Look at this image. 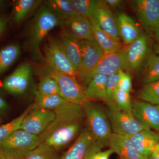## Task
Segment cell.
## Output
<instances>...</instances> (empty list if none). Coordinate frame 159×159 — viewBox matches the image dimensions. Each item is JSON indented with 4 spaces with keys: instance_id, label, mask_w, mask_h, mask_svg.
Masks as SVG:
<instances>
[{
    "instance_id": "2e32d148",
    "label": "cell",
    "mask_w": 159,
    "mask_h": 159,
    "mask_svg": "<svg viewBox=\"0 0 159 159\" xmlns=\"http://www.w3.org/2000/svg\"><path fill=\"white\" fill-rule=\"evenodd\" d=\"M60 27L78 40H95L89 20L79 15L61 21Z\"/></svg>"
},
{
    "instance_id": "c3c4849f",
    "label": "cell",
    "mask_w": 159,
    "mask_h": 159,
    "mask_svg": "<svg viewBox=\"0 0 159 159\" xmlns=\"http://www.w3.org/2000/svg\"></svg>"
},
{
    "instance_id": "6da1fadb",
    "label": "cell",
    "mask_w": 159,
    "mask_h": 159,
    "mask_svg": "<svg viewBox=\"0 0 159 159\" xmlns=\"http://www.w3.org/2000/svg\"><path fill=\"white\" fill-rule=\"evenodd\" d=\"M53 111L55 114L54 120L39 137L40 143L57 151L77 139L82 131L85 116L81 105L70 102Z\"/></svg>"
},
{
    "instance_id": "8992f818",
    "label": "cell",
    "mask_w": 159,
    "mask_h": 159,
    "mask_svg": "<svg viewBox=\"0 0 159 159\" xmlns=\"http://www.w3.org/2000/svg\"><path fill=\"white\" fill-rule=\"evenodd\" d=\"M40 143L39 137L20 129L0 143V152L24 159Z\"/></svg>"
},
{
    "instance_id": "3957f363",
    "label": "cell",
    "mask_w": 159,
    "mask_h": 159,
    "mask_svg": "<svg viewBox=\"0 0 159 159\" xmlns=\"http://www.w3.org/2000/svg\"><path fill=\"white\" fill-rule=\"evenodd\" d=\"M85 116L87 128L102 148L108 146L112 133L105 109L98 102L88 100L82 106Z\"/></svg>"
},
{
    "instance_id": "9c48e42d",
    "label": "cell",
    "mask_w": 159,
    "mask_h": 159,
    "mask_svg": "<svg viewBox=\"0 0 159 159\" xmlns=\"http://www.w3.org/2000/svg\"><path fill=\"white\" fill-rule=\"evenodd\" d=\"M53 111L40 108L32 104V108L23 119L20 129L39 136L54 120Z\"/></svg>"
},
{
    "instance_id": "f546056e",
    "label": "cell",
    "mask_w": 159,
    "mask_h": 159,
    "mask_svg": "<svg viewBox=\"0 0 159 159\" xmlns=\"http://www.w3.org/2000/svg\"><path fill=\"white\" fill-rule=\"evenodd\" d=\"M139 99L152 104H159V80L143 85L137 92Z\"/></svg>"
},
{
    "instance_id": "e575fe53",
    "label": "cell",
    "mask_w": 159,
    "mask_h": 159,
    "mask_svg": "<svg viewBox=\"0 0 159 159\" xmlns=\"http://www.w3.org/2000/svg\"><path fill=\"white\" fill-rule=\"evenodd\" d=\"M120 79V74L119 71L107 76L106 85L107 94L108 99L107 102L114 101V96L117 90L119 89Z\"/></svg>"
},
{
    "instance_id": "f6af8a7d",
    "label": "cell",
    "mask_w": 159,
    "mask_h": 159,
    "mask_svg": "<svg viewBox=\"0 0 159 159\" xmlns=\"http://www.w3.org/2000/svg\"><path fill=\"white\" fill-rule=\"evenodd\" d=\"M153 152H155V153H156L159 156V142L156 145Z\"/></svg>"
},
{
    "instance_id": "7c38bea8",
    "label": "cell",
    "mask_w": 159,
    "mask_h": 159,
    "mask_svg": "<svg viewBox=\"0 0 159 159\" xmlns=\"http://www.w3.org/2000/svg\"><path fill=\"white\" fill-rule=\"evenodd\" d=\"M32 70L33 69L29 63H22L4 80L2 83L3 88L14 95L25 93L30 85Z\"/></svg>"
},
{
    "instance_id": "4fadbf2b",
    "label": "cell",
    "mask_w": 159,
    "mask_h": 159,
    "mask_svg": "<svg viewBox=\"0 0 159 159\" xmlns=\"http://www.w3.org/2000/svg\"><path fill=\"white\" fill-rule=\"evenodd\" d=\"M127 70L137 71L141 69L151 53L148 36L142 34L135 41L123 48Z\"/></svg>"
},
{
    "instance_id": "30bf717a",
    "label": "cell",
    "mask_w": 159,
    "mask_h": 159,
    "mask_svg": "<svg viewBox=\"0 0 159 159\" xmlns=\"http://www.w3.org/2000/svg\"><path fill=\"white\" fill-rule=\"evenodd\" d=\"M102 148L86 127L60 159H89L93 152Z\"/></svg>"
},
{
    "instance_id": "d590c367",
    "label": "cell",
    "mask_w": 159,
    "mask_h": 159,
    "mask_svg": "<svg viewBox=\"0 0 159 159\" xmlns=\"http://www.w3.org/2000/svg\"><path fill=\"white\" fill-rule=\"evenodd\" d=\"M120 79L119 83V89L129 93L132 90V82L131 77L129 73L120 70Z\"/></svg>"
},
{
    "instance_id": "74e56055",
    "label": "cell",
    "mask_w": 159,
    "mask_h": 159,
    "mask_svg": "<svg viewBox=\"0 0 159 159\" xmlns=\"http://www.w3.org/2000/svg\"><path fill=\"white\" fill-rule=\"evenodd\" d=\"M152 34L154 39L155 43L153 48L154 53L159 55V25L157 26L152 30Z\"/></svg>"
},
{
    "instance_id": "5bb4252c",
    "label": "cell",
    "mask_w": 159,
    "mask_h": 159,
    "mask_svg": "<svg viewBox=\"0 0 159 159\" xmlns=\"http://www.w3.org/2000/svg\"><path fill=\"white\" fill-rule=\"evenodd\" d=\"M132 111L147 129L159 131V104H152L140 99L134 100Z\"/></svg>"
},
{
    "instance_id": "277c9868",
    "label": "cell",
    "mask_w": 159,
    "mask_h": 159,
    "mask_svg": "<svg viewBox=\"0 0 159 159\" xmlns=\"http://www.w3.org/2000/svg\"><path fill=\"white\" fill-rule=\"evenodd\" d=\"M43 46L44 62L61 74L76 77L77 72L66 55L58 37L48 35Z\"/></svg>"
},
{
    "instance_id": "7bdbcfd3",
    "label": "cell",
    "mask_w": 159,
    "mask_h": 159,
    "mask_svg": "<svg viewBox=\"0 0 159 159\" xmlns=\"http://www.w3.org/2000/svg\"><path fill=\"white\" fill-rule=\"evenodd\" d=\"M148 159H159V156L155 152H152L150 156L148 158Z\"/></svg>"
},
{
    "instance_id": "ac0fdd59",
    "label": "cell",
    "mask_w": 159,
    "mask_h": 159,
    "mask_svg": "<svg viewBox=\"0 0 159 159\" xmlns=\"http://www.w3.org/2000/svg\"><path fill=\"white\" fill-rule=\"evenodd\" d=\"M94 18L100 29L114 40L120 42L116 18L114 16L110 7L103 1L102 4L95 11Z\"/></svg>"
},
{
    "instance_id": "bcb514c9",
    "label": "cell",
    "mask_w": 159,
    "mask_h": 159,
    "mask_svg": "<svg viewBox=\"0 0 159 159\" xmlns=\"http://www.w3.org/2000/svg\"><path fill=\"white\" fill-rule=\"evenodd\" d=\"M2 118L0 117V125L2 124Z\"/></svg>"
},
{
    "instance_id": "4316f807",
    "label": "cell",
    "mask_w": 159,
    "mask_h": 159,
    "mask_svg": "<svg viewBox=\"0 0 159 159\" xmlns=\"http://www.w3.org/2000/svg\"><path fill=\"white\" fill-rule=\"evenodd\" d=\"M20 53V47L17 43L10 44L0 50V74L14 63Z\"/></svg>"
},
{
    "instance_id": "4dcf8cb0",
    "label": "cell",
    "mask_w": 159,
    "mask_h": 159,
    "mask_svg": "<svg viewBox=\"0 0 159 159\" xmlns=\"http://www.w3.org/2000/svg\"><path fill=\"white\" fill-rule=\"evenodd\" d=\"M32 108V104L29 106L22 114L6 124L0 125V143L5 141L15 131L20 129L23 119Z\"/></svg>"
},
{
    "instance_id": "9a60e30c",
    "label": "cell",
    "mask_w": 159,
    "mask_h": 159,
    "mask_svg": "<svg viewBox=\"0 0 159 159\" xmlns=\"http://www.w3.org/2000/svg\"><path fill=\"white\" fill-rule=\"evenodd\" d=\"M79 47L81 61L77 75L93 70L105 54L96 40L80 41Z\"/></svg>"
},
{
    "instance_id": "484cf974",
    "label": "cell",
    "mask_w": 159,
    "mask_h": 159,
    "mask_svg": "<svg viewBox=\"0 0 159 159\" xmlns=\"http://www.w3.org/2000/svg\"><path fill=\"white\" fill-rule=\"evenodd\" d=\"M43 2L61 21L77 15L71 0H48Z\"/></svg>"
},
{
    "instance_id": "83f0119b",
    "label": "cell",
    "mask_w": 159,
    "mask_h": 159,
    "mask_svg": "<svg viewBox=\"0 0 159 159\" xmlns=\"http://www.w3.org/2000/svg\"><path fill=\"white\" fill-rule=\"evenodd\" d=\"M76 14L89 20L94 17L95 11L103 1L71 0Z\"/></svg>"
},
{
    "instance_id": "8d00e7d4",
    "label": "cell",
    "mask_w": 159,
    "mask_h": 159,
    "mask_svg": "<svg viewBox=\"0 0 159 159\" xmlns=\"http://www.w3.org/2000/svg\"><path fill=\"white\" fill-rule=\"evenodd\" d=\"M113 153L114 151L111 148L104 151H97L91 155L89 159H109L111 155Z\"/></svg>"
},
{
    "instance_id": "cb8c5ba5",
    "label": "cell",
    "mask_w": 159,
    "mask_h": 159,
    "mask_svg": "<svg viewBox=\"0 0 159 159\" xmlns=\"http://www.w3.org/2000/svg\"><path fill=\"white\" fill-rule=\"evenodd\" d=\"M89 20L95 40L102 48L104 54L118 52L124 48L121 43L114 40L100 29L93 17Z\"/></svg>"
},
{
    "instance_id": "ba28073f",
    "label": "cell",
    "mask_w": 159,
    "mask_h": 159,
    "mask_svg": "<svg viewBox=\"0 0 159 159\" xmlns=\"http://www.w3.org/2000/svg\"><path fill=\"white\" fill-rule=\"evenodd\" d=\"M120 70H128L123 49L118 52L104 54L94 68L89 72L77 75L76 77L84 89L96 75L102 74L108 76Z\"/></svg>"
},
{
    "instance_id": "d6a6232c",
    "label": "cell",
    "mask_w": 159,
    "mask_h": 159,
    "mask_svg": "<svg viewBox=\"0 0 159 159\" xmlns=\"http://www.w3.org/2000/svg\"><path fill=\"white\" fill-rule=\"evenodd\" d=\"M56 152L48 145L41 143L30 152L24 159H60Z\"/></svg>"
},
{
    "instance_id": "8fae6325",
    "label": "cell",
    "mask_w": 159,
    "mask_h": 159,
    "mask_svg": "<svg viewBox=\"0 0 159 159\" xmlns=\"http://www.w3.org/2000/svg\"><path fill=\"white\" fill-rule=\"evenodd\" d=\"M131 6L136 17L147 32L159 25V0H134Z\"/></svg>"
},
{
    "instance_id": "7a4b0ae2",
    "label": "cell",
    "mask_w": 159,
    "mask_h": 159,
    "mask_svg": "<svg viewBox=\"0 0 159 159\" xmlns=\"http://www.w3.org/2000/svg\"><path fill=\"white\" fill-rule=\"evenodd\" d=\"M61 20L44 3L36 11L25 32V48L36 61L44 62L41 45L49 32L59 26Z\"/></svg>"
},
{
    "instance_id": "ab89813d",
    "label": "cell",
    "mask_w": 159,
    "mask_h": 159,
    "mask_svg": "<svg viewBox=\"0 0 159 159\" xmlns=\"http://www.w3.org/2000/svg\"><path fill=\"white\" fill-rule=\"evenodd\" d=\"M104 1L109 7L112 8L119 7L123 2V1L121 0H106Z\"/></svg>"
},
{
    "instance_id": "603a6c76",
    "label": "cell",
    "mask_w": 159,
    "mask_h": 159,
    "mask_svg": "<svg viewBox=\"0 0 159 159\" xmlns=\"http://www.w3.org/2000/svg\"><path fill=\"white\" fill-rule=\"evenodd\" d=\"M107 76L98 74L93 77L84 89V93L88 100L108 102L107 94Z\"/></svg>"
},
{
    "instance_id": "f35d334b",
    "label": "cell",
    "mask_w": 159,
    "mask_h": 159,
    "mask_svg": "<svg viewBox=\"0 0 159 159\" xmlns=\"http://www.w3.org/2000/svg\"><path fill=\"white\" fill-rule=\"evenodd\" d=\"M8 22V18L5 17H0V37L6 30Z\"/></svg>"
},
{
    "instance_id": "f1b7e54d",
    "label": "cell",
    "mask_w": 159,
    "mask_h": 159,
    "mask_svg": "<svg viewBox=\"0 0 159 159\" xmlns=\"http://www.w3.org/2000/svg\"><path fill=\"white\" fill-rule=\"evenodd\" d=\"M67 102H69L59 95H45L37 92L33 104L40 108L53 111Z\"/></svg>"
},
{
    "instance_id": "1f68e13d",
    "label": "cell",
    "mask_w": 159,
    "mask_h": 159,
    "mask_svg": "<svg viewBox=\"0 0 159 159\" xmlns=\"http://www.w3.org/2000/svg\"><path fill=\"white\" fill-rule=\"evenodd\" d=\"M38 92L45 95H55L61 96L59 86L56 80L48 74H44L40 79Z\"/></svg>"
},
{
    "instance_id": "d6986e66",
    "label": "cell",
    "mask_w": 159,
    "mask_h": 159,
    "mask_svg": "<svg viewBox=\"0 0 159 159\" xmlns=\"http://www.w3.org/2000/svg\"><path fill=\"white\" fill-rule=\"evenodd\" d=\"M129 137L138 152L147 158L159 142L157 134L151 129H144Z\"/></svg>"
},
{
    "instance_id": "5b68a950",
    "label": "cell",
    "mask_w": 159,
    "mask_h": 159,
    "mask_svg": "<svg viewBox=\"0 0 159 159\" xmlns=\"http://www.w3.org/2000/svg\"><path fill=\"white\" fill-rule=\"evenodd\" d=\"M105 108L114 133L129 136L146 129L134 116L132 111L120 109L114 101L107 102Z\"/></svg>"
},
{
    "instance_id": "e0dca14e",
    "label": "cell",
    "mask_w": 159,
    "mask_h": 159,
    "mask_svg": "<svg viewBox=\"0 0 159 159\" xmlns=\"http://www.w3.org/2000/svg\"><path fill=\"white\" fill-rule=\"evenodd\" d=\"M108 146L120 159H148L138 152L128 136L112 133L109 140Z\"/></svg>"
},
{
    "instance_id": "836d02e7",
    "label": "cell",
    "mask_w": 159,
    "mask_h": 159,
    "mask_svg": "<svg viewBox=\"0 0 159 159\" xmlns=\"http://www.w3.org/2000/svg\"><path fill=\"white\" fill-rule=\"evenodd\" d=\"M114 102L120 109L125 111H132L133 102L130 93L118 89L115 94Z\"/></svg>"
},
{
    "instance_id": "ffe728a7",
    "label": "cell",
    "mask_w": 159,
    "mask_h": 159,
    "mask_svg": "<svg viewBox=\"0 0 159 159\" xmlns=\"http://www.w3.org/2000/svg\"><path fill=\"white\" fill-rule=\"evenodd\" d=\"M116 20L119 37L125 44L133 43L143 34L133 19L124 12L119 13Z\"/></svg>"
},
{
    "instance_id": "7402d4cb",
    "label": "cell",
    "mask_w": 159,
    "mask_h": 159,
    "mask_svg": "<svg viewBox=\"0 0 159 159\" xmlns=\"http://www.w3.org/2000/svg\"><path fill=\"white\" fill-rule=\"evenodd\" d=\"M42 0H16L12 3V19L18 25L27 19L42 5Z\"/></svg>"
},
{
    "instance_id": "44dd1931",
    "label": "cell",
    "mask_w": 159,
    "mask_h": 159,
    "mask_svg": "<svg viewBox=\"0 0 159 159\" xmlns=\"http://www.w3.org/2000/svg\"><path fill=\"white\" fill-rule=\"evenodd\" d=\"M58 38L66 55L78 72L80 68L81 61L80 41L62 30L60 33Z\"/></svg>"
},
{
    "instance_id": "d4e9b609",
    "label": "cell",
    "mask_w": 159,
    "mask_h": 159,
    "mask_svg": "<svg viewBox=\"0 0 159 159\" xmlns=\"http://www.w3.org/2000/svg\"><path fill=\"white\" fill-rule=\"evenodd\" d=\"M141 70V80L143 85L159 80V55L151 53Z\"/></svg>"
},
{
    "instance_id": "60d3db41",
    "label": "cell",
    "mask_w": 159,
    "mask_h": 159,
    "mask_svg": "<svg viewBox=\"0 0 159 159\" xmlns=\"http://www.w3.org/2000/svg\"><path fill=\"white\" fill-rule=\"evenodd\" d=\"M8 107V104L2 97H0V113L5 110Z\"/></svg>"
},
{
    "instance_id": "7dc6e473",
    "label": "cell",
    "mask_w": 159,
    "mask_h": 159,
    "mask_svg": "<svg viewBox=\"0 0 159 159\" xmlns=\"http://www.w3.org/2000/svg\"><path fill=\"white\" fill-rule=\"evenodd\" d=\"M157 134H158V139H159V131H158L157 132Z\"/></svg>"
},
{
    "instance_id": "b9f144b4",
    "label": "cell",
    "mask_w": 159,
    "mask_h": 159,
    "mask_svg": "<svg viewBox=\"0 0 159 159\" xmlns=\"http://www.w3.org/2000/svg\"><path fill=\"white\" fill-rule=\"evenodd\" d=\"M0 159H22L8 155L5 154L0 152Z\"/></svg>"
},
{
    "instance_id": "ee69618b",
    "label": "cell",
    "mask_w": 159,
    "mask_h": 159,
    "mask_svg": "<svg viewBox=\"0 0 159 159\" xmlns=\"http://www.w3.org/2000/svg\"><path fill=\"white\" fill-rule=\"evenodd\" d=\"M6 1L0 0V11L6 6Z\"/></svg>"
},
{
    "instance_id": "52a82bcc",
    "label": "cell",
    "mask_w": 159,
    "mask_h": 159,
    "mask_svg": "<svg viewBox=\"0 0 159 159\" xmlns=\"http://www.w3.org/2000/svg\"><path fill=\"white\" fill-rule=\"evenodd\" d=\"M46 74L55 80L59 86L61 97L68 102L82 106L87 99L84 89L77 77L61 74L45 62L42 64Z\"/></svg>"
}]
</instances>
